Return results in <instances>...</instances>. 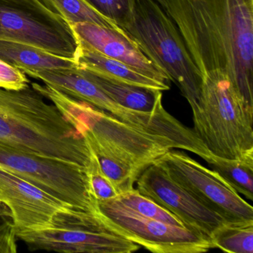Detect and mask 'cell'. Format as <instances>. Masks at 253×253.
<instances>
[{
	"label": "cell",
	"mask_w": 253,
	"mask_h": 253,
	"mask_svg": "<svg viewBox=\"0 0 253 253\" xmlns=\"http://www.w3.org/2000/svg\"><path fill=\"white\" fill-rule=\"evenodd\" d=\"M204 77L220 72L253 108V0H164Z\"/></svg>",
	"instance_id": "cell-1"
},
{
	"label": "cell",
	"mask_w": 253,
	"mask_h": 253,
	"mask_svg": "<svg viewBox=\"0 0 253 253\" xmlns=\"http://www.w3.org/2000/svg\"><path fill=\"white\" fill-rule=\"evenodd\" d=\"M0 143L86 169L92 158L84 136L32 85L0 88Z\"/></svg>",
	"instance_id": "cell-2"
},
{
	"label": "cell",
	"mask_w": 253,
	"mask_h": 253,
	"mask_svg": "<svg viewBox=\"0 0 253 253\" xmlns=\"http://www.w3.org/2000/svg\"><path fill=\"white\" fill-rule=\"evenodd\" d=\"M34 89L55 105L81 134H87L103 147L142 171L169 151L182 149L177 142L140 129L94 106L69 97L48 85L31 82Z\"/></svg>",
	"instance_id": "cell-3"
},
{
	"label": "cell",
	"mask_w": 253,
	"mask_h": 253,
	"mask_svg": "<svg viewBox=\"0 0 253 253\" xmlns=\"http://www.w3.org/2000/svg\"><path fill=\"white\" fill-rule=\"evenodd\" d=\"M192 111V131L211 155L238 159L253 153V108L241 100L226 75L211 72L203 77Z\"/></svg>",
	"instance_id": "cell-4"
},
{
	"label": "cell",
	"mask_w": 253,
	"mask_h": 253,
	"mask_svg": "<svg viewBox=\"0 0 253 253\" xmlns=\"http://www.w3.org/2000/svg\"><path fill=\"white\" fill-rule=\"evenodd\" d=\"M121 27L142 52L178 86L191 109L196 107L202 75L175 23L156 0H135Z\"/></svg>",
	"instance_id": "cell-5"
},
{
	"label": "cell",
	"mask_w": 253,
	"mask_h": 253,
	"mask_svg": "<svg viewBox=\"0 0 253 253\" xmlns=\"http://www.w3.org/2000/svg\"><path fill=\"white\" fill-rule=\"evenodd\" d=\"M97 211L70 207L54 214L42 227L17 231V238L32 251L131 253L140 249L138 244L109 229Z\"/></svg>",
	"instance_id": "cell-6"
},
{
	"label": "cell",
	"mask_w": 253,
	"mask_h": 253,
	"mask_svg": "<svg viewBox=\"0 0 253 253\" xmlns=\"http://www.w3.org/2000/svg\"><path fill=\"white\" fill-rule=\"evenodd\" d=\"M0 41L73 60L78 46L69 23L43 0H0Z\"/></svg>",
	"instance_id": "cell-7"
},
{
	"label": "cell",
	"mask_w": 253,
	"mask_h": 253,
	"mask_svg": "<svg viewBox=\"0 0 253 253\" xmlns=\"http://www.w3.org/2000/svg\"><path fill=\"white\" fill-rule=\"evenodd\" d=\"M0 166L78 210L97 211L85 168L1 143Z\"/></svg>",
	"instance_id": "cell-8"
},
{
	"label": "cell",
	"mask_w": 253,
	"mask_h": 253,
	"mask_svg": "<svg viewBox=\"0 0 253 253\" xmlns=\"http://www.w3.org/2000/svg\"><path fill=\"white\" fill-rule=\"evenodd\" d=\"M97 214L115 233L157 253H201L213 249L198 231L143 217L117 199L97 201Z\"/></svg>",
	"instance_id": "cell-9"
},
{
	"label": "cell",
	"mask_w": 253,
	"mask_h": 253,
	"mask_svg": "<svg viewBox=\"0 0 253 253\" xmlns=\"http://www.w3.org/2000/svg\"><path fill=\"white\" fill-rule=\"evenodd\" d=\"M155 163L195 199L222 217L225 223H253V207L214 170L173 149Z\"/></svg>",
	"instance_id": "cell-10"
},
{
	"label": "cell",
	"mask_w": 253,
	"mask_h": 253,
	"mask_svg": "<svg viewBox=\"0 0 253 253\" xmlns=\"http://www.w3.org/2000/svg\"><path fill=\"white\" fill-rule=\"evenodd\" d=\"M21 71L28 77L39 80L69 97L107 112L126 124L153 134L161 129L163 123L161 114L145 113L121 106L79 69Z\"/></svg>",
	"instance_id": "cell-11"
},
{
	"label": "cell",
	"mask_w": 253,
	"mask_h": 253,
	"mask_svg": "<svg viewBox=\"0 0 253 253\" xmlns=\"http://www.w3.org/2000/svg\"><path fill=\"white\" fill-rule=\"evenodd\" d=\"M136 183L140 193L172 213L186 227L207 238L225 223L222 217L195 199L155 162L142 171Z\"/></svg>",
	"instance_id": "cell-12"
},
{
	"label": "cell",
	"mask_w": 253,
	"mask_h": 253,
	"mask_svg": "<svg viewBox=\"0 0 253 253\" xmlns=\"http://www.w3.org/2000/svg\"><path fill=\"white\" fill-rule=\"evenodd\" d=\"M0 204L9 209L17 231L42 227L74 207L0 166Z\"/></svg>",
	"instance_id": "cell-13"
},
{
	"label": "cell",
	"mask_w": 253,
	"mask_h": 253,
	"mask_svg": "<svg viewBox=\"0 0 253 253\" xmlns=\"http://www.w3.org/2000/svg\"><path fill=\"white\" fill-rule=\"evenodd\" d=\"M70 26L78 45L122 62L153 79L169 84L168 76L142 52L125 31L88 23Z\"/></svg>",
	"instance_id": "cell-14"
},
{
	"label": "cell",
	"mask_w": 253,
	"mask_h": 253,
	"mask_svg": "<svg viewBox=\"0 0 253 253\" xmlns=\"http://www.w3.org/2000/svg\"><path fill=\"white\" fill-rule=\"evenodd\" d=\"M75 60L78 69L92 72L107 79L160 91L169 89V84L153 79L134 68L93 50L78 45Z\"/></svg>",
	"instance_id": "cell-15"
},
{
	"label": "cell",
	"mask_w": 253,
	"mask_h": 253,
	"mask_svg": "<svg viewBox=\"0 0 253 253\" xmlns=\"http://www.w3.org/2000/svg\"><path fill=\"white\" fill-rule=\"evenodd\" d=\"M79 69L112 100L126 109L155 113L164 108L162 91L107 79L88 71Z\"/></svg>",
	"instance_id": "cell-16"
},
{
	"label": "cell",
	"mask_w": 253,
	"mask_h": 253,
	"mask_svg": "<svg viewBox=\"0 0 253 253\" xmlns=\"http://www.w3.org/2000/svg\"><path fill=\"white\" fill-rule=\"evenodd\" d=\"M0 59L20 70L78 69V63L73 59L59 57L32 45L12 41H0Z\"/></svg>",
	"instance_id": "cell-17"
},
{
	"label": "cell",
	"mask_w": 253,
	"mask_h": 253,
	"mask_svg": "<svg viewBox=\"0 0 253 253\" xmlns=\"http://www.w3.org/2000/svg\"><path fill=\"white\" fill-rule=\"evenodd\" d=\"M206 161L238 193L253 201V153L238 159H226L211 155Z\"/></svg>",
	"instance_id": "cell-18"
},
{
	"label": "cell",
	"mask_w": 253,
	"mask_h": 253,
	"mask_svg": "<svg viewBox=\"0 0 253 253\" xmlns=\"http://www.w3.org/2000/svg\"><path fill=\"white\" fill-rule=\"evenodd\" d=\"M88 146L98 161L103 174L112 182L120 194L134 189V183L140 174L126 161L121 159L91 136L83 134Z\"/></svg>",
	"instance_id": "cell-19"
},
{
	"label": "cell",
	"mask_w": 253,
	"mask_h": 253,
	"mask_svg": "<svg viewBox=\"0 0 253 253\" xmlns=\"http://www.w3.org/2000/svg\"><path fill=\"white\" fill-rule=\"evenodd\" d=\"M213 248L229 253H253V223H224L210 236Z\"/></svg>",
	"instance_id": "cell-20"
},
{
	"label": "cell",
	"mask_w": 253,
	"mask_h": 253,
	"mask_svg": "<svg viewBox=\"0 0 253 253\" xmlns=\"http://www.w3.org/2000/svg\"><path fill=\"white\" fill-rule=\"evenodd\" d=\"M44 2L58 13L69 25L88 23L105 26L118 31H124L116 23L102 15L85 0H43Z\"/></svg>",
	"instance_id": "cell-21"
},
{
	"label": "cell",
	"mask_w": 253,
	"mask_h": 253,
	"mask_svg": "<svg viewBox=\"0 0 253 253\" xmlns=\"http://www.w3.org/2000/svg\"><path fill=\"white\" fill-rule=\"evenodd\" d=\"M115 199L143 217H149L169 224L185 226L172 213L167 211L153 200L145 196L134 188L122 192Z\"/></svg>",
	"instance_id": "cell-22"
},
{
	"label": "cell",
	"mask_w": 253,
	"mask_h": 253,
	"mask_svg": "<svg viewBox=\"0 0 253 253\" xmlns=\"http://www.w3.org/2000/svg\"><path fill=\"white\" fill-rule=\"evenodd\" d=\"M91 192L97 201H109L119 196L120 192L112 182L103 174L97 158L92 152V158L86 169Z\"/></svg>",
	"instance_id": "cell-23"
},
{
	"label": "cell",
	"mask_w": 253,
	"mask_h": 253,
	"mask_svg": "<svg viewBox=\"0 0 253 253\" xmlns=\"http://www.w3.org/2000/svg\"><path fill=\"white\" fill-rule=\"evenodd\" d=\"M102 15L110 19L121 27L129 15L135 0H85Z\"/></svg>",
	"instance_id": "cell-24"
},
{
	"label": "cell",
	"mask_w": 253,
	"mask_h": 253,
	"mask_svg": "<svg viewBox=\"0 0 253 253\" xmlns=\"http://www.w3.org/2000/svg\"><path fill=\"white\" fill-rule=\"evenodd\" d=\"M0 207V253L17 252V229L9 209Z\"/></svg>",
	"instance_id": "cell-25"
},
{
	"label": "cell",
	"mask_w": 253,
	"mask_h": 253,
	"mask_svg": "<svg viewBox=\"0 0 253 253\" xmlns=\"http://www.w3.org/2000/svg\"><path fill=\"white\" fill-rule=\"evenodd\" d=\"M27 75L20 69L0 59V88L7 90H20L30 85Z\"/></svg>",
	"instance_id": "cell-26"
},
{
	"label": "cell",
	"mask_w": 253,
	"mask_h": 253,
	"mask_svg": "<svg viewBox=\"0 0 253 253\" xmlns=\"http://www.w3.org/2000/svg\"><path fill=\"white\" fill-rule=\"evenodd\" d=\"M156 1L163 7V5H164V0H156Z\"/></svg>",
	"instance_id": "cell-27"
}]
</instances>
